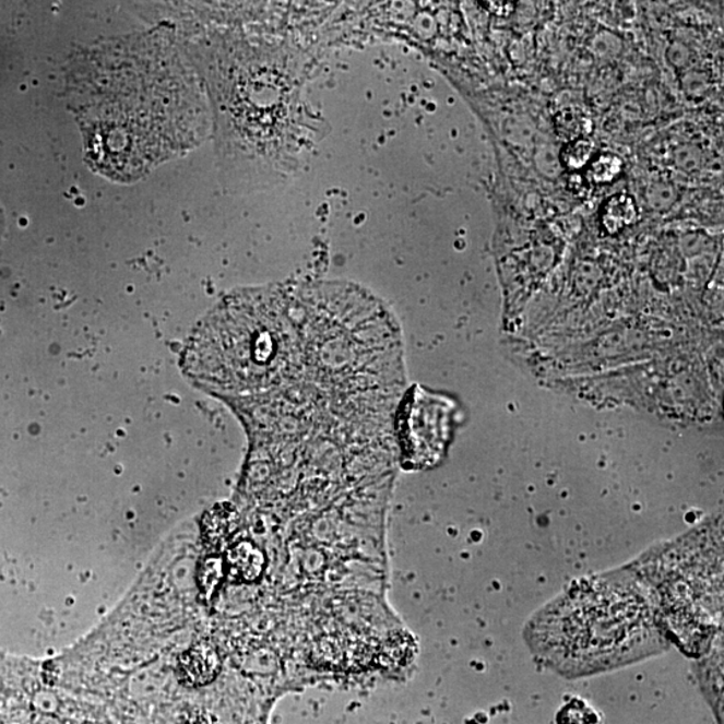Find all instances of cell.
I'll use <instances>...</instances> for the list:
<instances>
[{
  "instance_id": "obj_12",
  "label": "cell",
  "mask_w": 724,
  "mask_h": 724,
  "mask_svg": "<svg viewBox=\"0 0 724 724\" xmlns=\"http://www.w3.org/2000/svg\"><path fill=\"white\" fill-rule=\"evenodd\" d=\"M222 579V561L219 559H209L205 561L202 572H200V586L204 592L214 591Z\"/></svg>"
},
{
  "instance_id": "obj_2",
  "label": "cell",
  "mask_w": 724,
  "mask_h": 724,
  "mask_svg": "<svg viewBox=\"0 0 724 724\" xmlns=\"http://www.w3.org/2000/svg\"><path fill=\"white\" fill-rule=\"evenodd\" d=\"M530 649L573 678L624 667L667 650L649 589L627 572L582 580L529 621Z\"/></svg>"
},
{
  "instance_id": "obj_5",
  "label": "cell",
  "mask_w": 724,
  "mask_h": 724,
  "mask_svg": "<svg viewBox=\"0 0 724 724\" xmlns=\"http://www.w3.org/2000/svg\"><path fill=\"white\" fill-rule=\"evenodd\" d=\"M221 664L216 652L207 644H199L180 658L182 679L191 686H204L216 678Z\"/></svg>"
},
{
  "instance_id": "obj_10",
  "label": "cell",
  "mask_w": 724,
  "mask_h": 724,
  "mask_svg": "<svg viewBox=\"0 0 724 724\" xmlns=\"http://www.w3.org/2000/svg\"><path fill=\"white\" fill-rule=\"evenodd\" d=\"M622 161L614 153H603V155L592 158L589 163L587 179L593 185L603 186L609 185L619 178L622 173Z\"/></svg>"
},
{
  "instance_id": "obj_9",
  "label": "cell",
  "mask_w": 724,
  "mask_h": 724,
  "mask_svg": "<svg viewBox=\"0 0 724 724\" xmlns=\"http://www.w3.org/2000/svg\"><path fill=\"white\" fill-rule=\"evenodd\" d=\"M557 724H602L596 709L592 708L586 700L581 698L569 699L561 709L557 711Z\"/></svg>"
},
{
  "instance_id": "obj_11",
  "label": "cell",
  "mask_w": 724,
  "mask_h": 724,
  "mask_svg": "<svg viewBox=\"0 0 724 724\" xmlns=\"http://www.w3.org/2000/svg\"><path fill=\"white\" fill-rule=\"evenodd\" d=\"M594 143L591 139H577L570 141L562 150L561 161L569 170H579L589 166L594 157Z\"/></svg>"
},
{
  "instance_id": "obj_1",
  "label": "cell",
  "mask_w": 724,
  "mask_h": 724,
  "mask_svg": "<svg viewBox=\"0 0 724 724\" xmlns=\"http://www.w3.org/2000/svg\"><path fill=\"white\" fill-rule=\"evenodd\" d=\"M68 96L87 162L111 180L137 181L197 143L195 84L167 27L80 52Z\"/></svg>"
},
{
  "instance_id": "obj_3",
  "label": "cell",
  "mask_w": 724,
  "mask_h": 724,
  "mask_svg": "<svg viewBox=\"0 0 724 724\" xmlns=\"http://www.w3.org/2000/svg\"><path fill=\"white\" fill-rule=\"evenodd\" d=\"M288 325L284 293L240 294L219 306L187 347V370L205 384L251 392L274 384Z\"/></svg>"
},
{
  "instance_id": "obj_8",
  "label": "cell",
  "mask_w": 724,
  "mask_h": 724,
  "mask_svg": "<svg viewBox=\"0 0 724 724\" xmlns=\"http://www.w3.org/2000/svg\"><path fill=\"white\" fill-rule=\"evenodd\" d=\"M556 128L559 137L570 141L585 139L592 132V120L580 109L568 108L556 116Z\"/></svg>"
},
{
  "instance_id": "obj_4",
  "label": "cell",
  "mask_w": 724,
  "mask_h": 724,
  "mask_svg": "<svg viewBox=\"0 0 724 724\" xmlns=\"http://www.w3.org/2000/svg\"><path fill=\"white\" fill-rule=\"evenodd\" d=\"M698 550L679 541L653 558L662 565L656 572L645 568L657 577L646 582L663 631L691 653L708 646L722 619V547L700 557Z\"/></svg>"
},
{
  "instance_id": "obj_7",
  "label": "cell",
  "mask_w": 724,
  "mask_h": 724,
  "mask_svg": "<svg viewBox=\"0 0 724 724\" xmlns=\"http://www.w3.org/2000/svg\"><path fill=\"white\" fill-rule=\"evenodd\" d=\"M639 210L634 199L629 195H615L606 200L603 205L602 221L609 233L631 226L638 219Z\"/></svg>"
},
{
  "instance_id": "obj_6",
  "label": "cell",
  "mask_w": 724,
  "mask_h": 724,
  "mask_svg": "<svg viewBox=\"0 0 724 724\" xmlns=\"http://www.w3.org/2000/svg\"><path fill=\"white\" fill-rule=\"evenodd\" d=\"M228 562L232 565L233 572L239 579L246 582H252L262 575L264 563L263 553L251 543H240L235 545L228 553Z\"/></svg>"
}]
</instances>
